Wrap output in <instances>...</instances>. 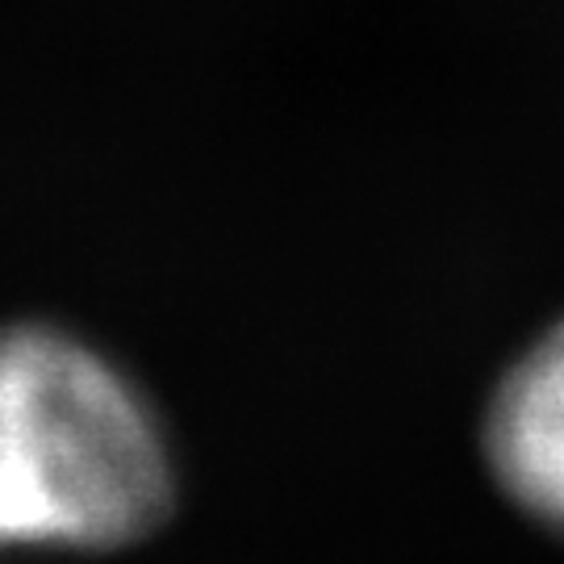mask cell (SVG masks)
<instances>
[{
	"label": "cell",
	"mask_w": 564,
	"mask_h": 564,
	"mask_svg": "<svg viewBox=\"0 0 564 564\" xmlns=\"http://www.w3.org/2000/svg\"><path fill=\"white\" fill-rule=\"evenodd\" d=\"M172 456L142 393L51 326L0 330V552H109L172 506Z\"/></svg>",
	"instance_id": "obj_1"
},
{
	"label": "cell",
	"mask_w": 564,
	"mask_h": 564,
	"mask_svg": "<svg viewBox=\"0 0 564 564\" xmlns=\"http://www.w3.org/2000/svg\"><path fill=\"white\" fill-rule=\"evenodd\" d=\"M485 456L506 494L564 535V318L498 384Z\"/></svg>",
	"instance_id": "obj_2"
}]
</instances>
